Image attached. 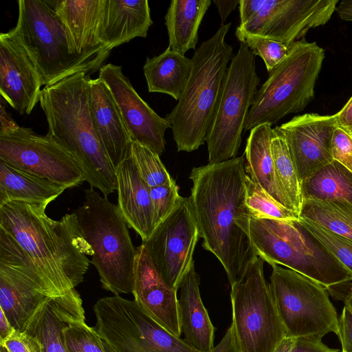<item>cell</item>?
Returning a JSON list of instances; mask_svg holds the SVG:
<instances>
[{"instance_id": "obj_22", "label": "cell", "mask_w": 352, "mask_h": 352, "mask_svg": "<svg viewBox=\"0 0 352 352\" xmlns=\"http://www.w3.org/2000/svg\"><path fill=\"white\" fill-rule=\"evenodd\" d=\"M63 23L74 50L105 61L111 50L99 39L102 0H46Z\"/></svg>"}, {"instance_id": "obj_4", "label": "cell", "mask_w": 352, "mask_h": 352, "mask_svg": "<svg viewBox=\"0 0 352 352\" xmlns=\"http://www.w3.org/2000/svg\"><path fill=\"white\" fill-rule=\"evenodd\" d=\"M231 23L195 50L193 65L177 104L166 115L178 151L191 152L206 142L233 49L226 41Z\"/></svg>"}, {"instance_id": "obj_43", "label": "cell", "mask_w": 352, "mask_h": 352, "mask_svg": "<svg viewBox=\"0 0 352 352\" xmlns=\"http://www.w3.org/2000/svg\"><path fill=\"white\" fill-rule=\"evenodd\" d=\"M289 352H340L338 349L328 347L318 336L294 338Z\"/></svg>"}, {"instance_id": "obj_9", "label": "cell", "mask_w": 352, "mask_h": 352, "mask_svg": "<svg viewBox=\"0 0 352 352\" xmlns=\"http://www.w3.org/2000/svg\"><path fill=\"white\" fill-rule=\"evenodd\" d=\"M255 57L241 43L227 67L205 142L209 164L226 162L238 153L245 120L261 81Z\"/></svg>"}, {"instance_id": "obj_1", "label": "cell", "mask_w": 352, "mask_h": 352, "mask_svg": "<svg viewBox=\"0 0 352 352\" xmlns=\"http://www.w3.org/2000/svg\"><path fill=\"white\" fill-rule=\"evenodd\" d=\"M243 156L194 168L189 197L203 248L223 267L230 286L241 282L258 257L250 235Z\"/></svg>"}, {"instance_id": "obj_13", "label": "cell", "mask_w": 352, "mask_h": 352, "mask_svg": "<svg viewBox=\"0 0 352 352\" xmlns=\"http://www.w3.org/2000/svg\"><path fill=\"white\" fill-rule=\"evenodd\" d=\"M52 298H56L30 256L0 228V309L11 325L25 331L34 316Z\"/></svg>"}, {"instance_id": "obj_3", "label": "cell", "mask_w": 352, "mask_h": 352, "mask_svg": "<svg viewBox=\"0 0 352 352\" xmlns=\"http://www.w3.org/2000/svg\"><path fill=\"white\" fill-rule=\"evenodd\" d=\"M90 75L76 73L42 89L39 103L47 135L79 162L85 181L104 196L117 190L116 171L94 129L89 107Z\"/></svg>"}, {"instance_id": "obj_20", "label": "cell", "mask_w": 352, "mask_h": 352, "mask_svg": "<svg viewBox=\"0 0 352 352\" xmlns=\"http://www.w3.org/2000/svg\"><path fill=\"white\" fill-rule=\"evenodd\" d=\"M136 249L134 300L167 331L180 337L177 290L160 274L146 248L142 244Z\"/></svg>"}, {"instance_id": "obj_16", "label": "cell", "mask_w": 352, "mask_h": 352, "mask_svg": "<svg viewBox=\"0 0 352 352\" xmlns=\"http://www.w3.org/2000/svg\"><path fill=\"white\" fill-rule=\"evenodd\" d=\"M338 0H263L256 14L235 34L256 35L292 45L311 28L326 24Z\"/></svg>"}, {"instance_id": "obj_53", "label": "cell", "mask_w": 352, "mask_h": 352, "mask_svg": "<svg viewBox=\"0 0 352 352\" xmlns=\"http://www.w3.org/2000/svg\"></svg>"}, {"instance_id": "obj_2", "label": "cell", "mask_w": 352, "mask_h": 352, "mask_svg": "<svg viewBox=\"0 0 352 352\" xmlns=\"http://www.w3.org/2000/svg\"><path fill=\"white\" fill-rule=\"evenodd\" d=\"M45 206L10 201L0 205V228L30 256L56 298L80 300L75 287L82 282L92 256L75 212L54 220Z\"/></svg>"}, {"instance_id": "obj_15", "label": "cell", "mask_w": 352, "mask_h": 352, "mask_svg": "<svg viewBox=\"0 0 352 352\" xmlns=\"http://www.w3.org/2000/svg\"><path fill=\"white\" fill-rule=\"evenodd\" d=\"M199 237L189 197H182L173 212L142 241L157 270L177 291L194 263Z\"/></svg>"}, {"instance_id": "obj_8", "label": "cell", "mask_w": 352, "mask_h": 352, "mask_svg": "<svg viewBox=\"0 0 352 352\" xmlns=\"http://www.w3.org/2000/svg\"><path fill=\"white\" fill-rule=\"evenodd\" d=\"M324 58V50L305 39L268 72L258 89L247 116L244 131L263 124H273L289 113H298L314 98V88Z\"/></svg>"}, {"instance_id": "obj_52", "label": "cell", "mask_w": 352, "mask_h": 352, "mask_svg": "<svg viewBox=\"0 0 352 352\" xmlns=\"http://www.w3.org/2000/svg\"><path fill=\"white\" fill-rule=\"evenodd\" d=\"M344 304L348 305L352 309V283L351 284L347 292L343 296Z\"/></svg>"}, {"instance_id": "obj_18", "label": "cell", "mask_w": 352, "mask_h": 352, "mask_svg": "<svg viewBox=\"0 0 352 352\" xmlns=\"http://www.w3.org/2000/svg\"><path fill=\"white\" fill-rule=\"evenodd\" d=\"M338 126L336 114L305 113L278 126L302 183L333 160L331 142ZM302 187V186H301Z\"/></svg>"}, {"instance_id": "obj_12", "label": "cell", "mask_w": 352, "mask_h": 352, "mask_svg": "<svg viewBox=\"0 0 352 352\" xmlns=\"http://www.w3.org/2000/svg\"><path fill=\"white\" fill-rule=\"evenodd\" d=\"M272 267L270 288L286 337L337 335L338 318L327 289L292 270Z\"/></svg>"}, {"instance_id": "obj_29", "label": "cell", "mask_w": 352, "mask_h": 352, "mask_svg": "<svg viewBox=\"0 0 352 352\" xmlns=\"http://www.w3.org/2000/svg\"><path fill=\"white\" fill-rule=\"evenodd\" d=\"M212 1L210 0H173L164 16L168 46L184 55L195 50L198 30Z\"/></svg>"}, {"instance_id": "obj_39", "label": "cell", "mask_w": 352, "mask_h": 352, "mask_svg": "<svg viewBox=\"0 0 352 352\" xmlns=\"http://www.w3.org/2000/svg\"><path fill=\"white\" fill-rule=\"evenodd\" d=\"M155 228L175 208L182 197L175 181L149 188Z\"/></svg>"}, {"instance_id": "obj_30", "label": "cell", "mask_w": 352, "mask_h": 352, "mask_svg": "<svg viewBox=\"0 0 352 352\" xmlns=\"http://www.w3.org/2000/svg\"><path fill=\"white\" fill-rule=\"evenodd\" d=\"M192 61L168 47L164 52L147 57L143 66L148 91L178 100L192 69Z\"/></svg>"}, {"instance_id": "obj_23", "label": "cell", "mask_w": 352, "mask_h": 352, "mask_svg": "<svg viewBox=\"0 0 352 352\" xmlns=\"http://www.w3.org/2000/svg\"><path fill=\"white\" fill-rule=\"evenodd\" d=\"M152 24L147 0H102L99 39L112 50L136 37L146 38Z\"/></svg>"}, {"instance_id": "obj_49", "label": "cell", "mask_w": 352, "mask_h": 352, "mask_svg": "<svg viewBox=\"0 0 352 352\" xmlns=\"http://www.w3.org/2000/svg\"><path fill=\"white\" fill-rule=\"evenodd\" d=\"M0 317V342L8 339L14 331V329L10 323L7 317L5 316L2 309H1Z\"/></svg>"}, {"instance_id": "obj_17", "label": "cell", "mask_w": 352, "mask_h": 352, "mask_svg": "<svg viewBox=\"0 0 352 352\" xmlns=\"http://www.w3.org/2000/svg\"><path fill=\"white\" fill-rule=\"evenodd\" d=\"M98 77L110 89L132 141L160 156L165 150V132L170 128L168 120L157 114L139 96L121 66L105 64L99 69Z\"/></svg>"}, {"instance_id": "obj_10", "label": "cell", "mask_w": 352, "mask_h": 352, "mask_svg": "<svg viewBox=\"0 0 352 352\" xmlns=\"http://www.w3.org/2000/svg\"><path fill=\"white\" fill-rule=\"evenodd\" d=\"M258 257L231 286V328L237 352H274L285 336L270 285Z\"/></svg>"}, {"instance_id": "obj_19", "label": "cell", "mask_w": 352, "mask_h": 352, "mask_svg": "<svg viewBox=\"0 0 352 352\" xmlns=\"http://www.w3.org/2000/svg\"><path fill=\"white\" fill-rule=\"evenodd\" d=\"M42 78L29 55L10 31L0 34V94L21 115L39 102Z\"/></svg>"}, {"instance_id": "obj_33", "label": "cell", "mask_w": 352, "mask_h": 352, "mask_svg": "<svg viewBox=\"0 0 352 352\" xmlns=\"http://www.w3.org/2000/svg\"><path fill=\"white\" fill-rule=\"evenodd\" d=\"M271 149L278 179L293 210L300 216L303 204L302 187L287 142L278 126L272 129Z\"/></svg>"}, {"instance_id": "obj_37", "label": "cell", "mask_w": 352, "mask_h": 352, "mask_svg": "<svg viewBox=\"0 0 352 352\" xmlns=\"http://www.w3.org/2000/svg\"><path fill=\"white\" fill-rule=\"evenodd\" d=\"M63 336L68 352H107L94 328L88 326L85 319L74 315L69 318Z\"/></svg>"}, {"instance_id": "obj_26", "label": "cell", "mask_w": 352, "mask_h": 352, "mask_svg": "<svg viewBox=\"0 0 352 352\" xmlns=\"http://www.w3.org/2000/svg\"><path fill=\"white\" fill-rule=\"evenodd\" d=\"M272 124H260L250 130L246 142L245 172L269 195L293 210L275 170L271 149Z\"/></svg>"}, {"instance_id": "obj_35", "label": "cell", "mask_w": 352, "mask_h": 352, "mask_svg": "<svg viewBox=\"0 0 352 352\" xmlns=\"http://www.w3.org/2000/svg\"><path fill=\"white\" fill-rule=\"evenodd\" d=\"M130 155L140 176L149 187L169 183L173 179L160 158V155L137 142H132Z\"/></svg>"}, {"instance_id": "obj_14", "label": "cell", "mask_w": 352, "mask_h": 352, "mask_svg": "<svg viewBox=\"0 0 352 352\" xmlns=\"http://www.w3.org/2000/svg\"><path fill=\"white\" fill-rule=\"evenodd\" d=\"M0 160L25 173L53 182L76 186L85 175L75 157L49 136L19 126L0 134Z\"/></svg>"}, {"instance_id": "obj_47", "label": "cell", "mask_w": 352, "mask_h": 352, "mask_svg": "<svg viewBox=\"0 0 352 352\" xmlns=\"http://www.w3.org/2000/svg\"><path fill=\"white\" fill-rule=\"evenodd\" d=\"M240 0H213L212 2L216 6L217 11L221 19V25L225 24V22L229 14L239 4Z\"/></svg>"}, {"instance_id": "obj_40", "label": "cell", "mask_w": 352, "mask_h": 352, "mask_svg": "<svg viewBox=\"0 0 352 352\" xmlns=\"http://www.w3.org/2000/svg\"><path fill=\"white\" fill-rule=\"evenodd\" d=\"M331 151L336 160L352 172V135L338 126L333 131Z\"/></svg>"}, {"instance_id": "obj_7", "label": "cell", "mask_w": 352, "mask_h": 352, "mask_svg": "<svg viewBox=\"0 0 352 352\" xmlns=\"http://www.w3.org/2000/svg\"><path fill=\"white\" fill-rule=\"evenodd\" d=\"M36 67L44 87L72 75L99 71L104 61L79 54L46 0L18 1L16 26L10 30Z\"/></svg>"}, {"instance_id": "obj_6", "label": "cell", "mask_w": 352, "mask_h": 352, "mask_svg": "<svg viewBox=\"0 0 352 352\" xmlns=\"http://www.w3.org/2000/svg\"><path fill=\"white\" fill-rule=\"evenodd\" d=\"M297 220L252 217L250 235L257 256L281 265L327 290L352 282V274Z\"/></svg>"}, {"instance_id": "obj_25", "label": "cell", "mask_w": 352, "mask_h": 352, "mask_svg": "<svg viewBox=\"0 0 352 352\" xmlns=\"http://www.w3.org/2000/svg\"><path fill=\"white\" fill-rule=\"evenodd\" d=\"M199 276L195 263L184 277L178 298L180 329L184 340L199 352H211L214 348L215 328L204 305L199 292Z\"/></svg>"}, {"instance_id": "obj_42", "label": "cell", "mask_w": 352, "mask_h": 352, "mask_svg": "<svg viewBox=\"0 0 352 352\" xmlns=\"http://www.w3.org/2000/svg\"><path fill=\"white\" fill-rule=\"evenodd\" d=\"M337 336L342 345V352H352V309L345 304L338 318Z\"/></svg>"}, {"instance_id": "obj_11", "label": "cell", "mask_w": 352, "mask_h": 352, "mask_svg": "<svg viewBox=\"0 0 352 352\" xmlns=\"http://www.w3.org/2000/svg\"><path fill=\"white\" fill-rule=\"evenodd\" d=\"M94 327L107 352H199L167 331L139 305L120 295L99 299Z\"/></svg>"}, {"instance_id": "obj_44", "label": "cell", "mask_w": 352, "mask_h": 352, "mask_svg": "<svg viewBox=\"0 0 352 352\" xmlns=\"http://www.w3.org/2000/svg\"><path fill=\"white\" fill-rule=\"evenodd\" d=\"M263 0H240L239 10L240 24L242 25L250 20L262 6Z\"/></svg>"}, {"instance_id": "obj_36", "label": "cell", "mask_w": 352, "mask_h": 352, "mask_svg": "<svg viewBox=\"0 0 352 352\" xmlns=\"http://www.w3.org/2000/svg\"><path fill=\"white\" fill-rule=\"evenodd\" d=\"M300 224L352 274V241L303 217Z\"/></svg>"}, {"instance_id": "obj_45", "label": "cell", "mask_w": 352, "mask_h": 352, "mask_svg": "<svg viewBox=\"0 0 352 352\" xmlns=\"http://www.w3.org/2000/svg\"><path fill=\"white\" fill-rule=\"evenodd\" d=\"M336 118L338 126L352 135V96L336 114Z\"/></svg>"}, {"instance_id": "obj_5", "label": "cell", "mask_w": 352, "mask_h": 352, "mask_svg": "<svg viewBox=\"0 0 352 352\" xmlns=\"http://www.w3.org/2000/svg\"><path fill=\"white\" fill-rule=\"evenodd\" d=\"M74 211L81 232L91 247L90 263L96 268L102 287L115 295L133 292L137 249L129 226L117 206L92 188Z\"/></svg>"}, {"instance_id": "obj_31", "label": "cell", "mask_w": 352, "mask_h": 352, "mask_svg": "<svg viewBox=\"0 0 352 352\" xmlns=\"http://www.w3.org/2000/svg\"><path fill=\"white\" fill-rule=\"evenodd\" d=\"M305 199L352 204V172L336 160L323 166L302 183Z\"/></svg>"}, {"instance_id": "obj_34", "label": "cell", "mask_w": 352, "mask_h": 352, "mask_svg": "<svg viewBox=\"0 0 352 352\" xmlns=\"http://www.w3.org/2000/svg\"><path fill=\"white\" fill-rule=\"evenodd\" d=\"M245 203L252 217L279 220L300 219L299 214L276 201L258 184L254 182L248 174L245 178Z\"/></svg>"}, {"instance_id": "obj_41", "label": "cell", "mask_w": 352, "mask_h": 352, "mask_svg": "<svg viewBox=\"0 0 352 352\" xmlns=\"http://www.w3.org/2000/svg\"><path fill=\"white\" fill-rule=\"evenodd\" d=\"M8 352H42L41 344L38 339L27 333L16 330L5 341L0 342Z\"/></svg>"}, {"instance_id": "obj_27", "label": "cell", "mask_w": 352, "mask_h": 352, "mask_svg": "<svg viewBox=\"0 0 352 352\" xmlns=\"http://www.w3.org/2000/svg\"><path fill=\"white\" fill-rule=\"evenodd\" d=\"M71 315L85 319L82 300L52 298L34 316L25 331L38 339L42 352H68L63 329Z\"/></svg>"}, {"instance_id": "obj_32", "label": "cell", "mask_w": 352, "mask_h": 352, "mask_svg": "<svg viewBox=\"0 0 352 352\" xmlns=\"http://www.w3.org/2000/svg\"><path fill=\"white\" fill-rule=\"evenodd\" d=\"M352 241V204L305 199L300 214Z\"/></svg>"}, {"instance_id": "obj_48", "label": "cell", "mask_w": 352, "mask_h": 352, "mask_svg": "<svg viewBox=\"0 0 352 352\" xmlns=\"http://www.w3.org/2000/svg\"><path fill=\"white\" fill-rule=\"evenodd\" d=\"M211 352H237L231 327L227 329L220 342Z\"/></svg>"}, {"instance_id": "obj_24", "label": "cell", "mask_w": 352, "mask_h": 352, "mask_svg": "<svg viewBox=\"0 0 352 352\" xmlns=\"http://www.w3.org/2000/svg\"><path fill=\"white\" fill-rule=\"evenodd\" d=\"M116 171L117 206L129 228L133 229L144 241L155 229L149 187L140 176L130 153Z\"/></svg>"}, {"instance_id": "obj_21", "label": "cell", "mask_w": 352, "mask_h": 352, "mask_svg": "<svg viewBox=\"0 0 352 352\" xmlns=\"http://www.w3.org/2000/svg\"><path fill=\"white\" fill-rule=\"evenodd\" d=\"M89 107L96 134L116 170L129 155L133 141L110 89L99 77L89 82Z\"/></svg>"}, {"instance_id": "obj_38", "label": "cell", "mask_w": 352, "mask_h": 352, "mask_svg": "<svg viewBox=\"0 0 352 352\" xmlns=\"http://www.w3.org/2000/svg\"><path fill=\"white\" fill-rule=\"evenodd\" d=\"M237 39L247 45L255 55L260 56L267 72L275 68L292 52L293 44L286 45L279 41L256 35L235 34Z\"/></svg>"}, {"instance_id": "obj_50", "label": "cell", "mask_w": 352, "mask_h": 352, "mask_svg": "<svg viewBox=\"0 0 352 352\" xmlns=\"http://www.w3.org/2000/svg\"><path fill=\"white\" fill-rule=\"evenodd\" d=\"M336 11L341 19L352 21V0H343L336 6Z\"/></svg>"}, {"instance_id": "obj_51", "label": "cell", "mask_w": 352, "mask_h": 352, "mask_svg": "<svg viewBox=\"0 0 352 352\" xmlns=\"http://www.w3.org/2000/svg\"><path fill=\"white\" fill-rule=\"evenodd\" d=\"M294 338L285 337L274 352H289L294 344Z\"/></svg>"}, {"instance_id": "obj_46", "label": "cell", "mask_w": 352, "mask_h": 352, "mask_svg": "<svg viewBox=\"0 0 352 352\" xmlns=\"http://www.w3.org/2000/svg\"><path fill=\"white\" fill-rule=\"evenodd\" d=\"M3 102L4 99L1 97L0 102V134L12 132L20 126L7 111Z\"/></svg>"}, {"instance_id": "obj_28", "label": "cell", "mask_w": 352, "mask_h": 352, "mask_svg": "<svg viewBox=\"0 0 352 352\" xmlns=\"http://www.w3.org/2000/svg\"><path fill=\"white\" fill-rule=\"evenodd\" d=\"M68 188L21 171L0 160V205L21 201L47 207Z\"/></svg>"}]
</instances>
